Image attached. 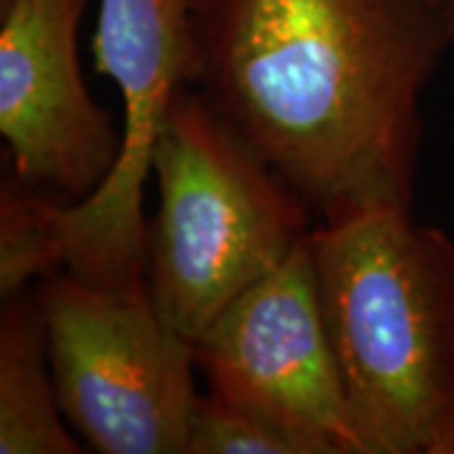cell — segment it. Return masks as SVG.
Returning a JSON list of instances; mask_svg holds the SVG:
<instances>
[{
  "instance_id": "obj_9",
  "label": "cell",
  "mask_w": 454,
  "mask_h": 454,
  "mask_svg": "<svg viewBox=\"0 0 454 454\" xmlns=\"http://www.w3.org/2000/svg\"><path fill=\"white\" fill-rule=\"evenodd\" d=\"M187 454H293V450L250 411L212 391H200L187 427Z\"/></svg>"
},
{
  "instance_id": "obj_7",
  "label": "cell",
  "mask_w": 454,
  "mask_h": 454,
  "mask_svg": "<svg viewBox=\"0 0 454 454\" xmlns=\"http://www.w3.org/2000/svg\"><path fill=\"white\" fill-rule=\"evenodd\" d=\"M89 0H0V134L20 187L79 202L121 152V127L86 89L79 26Z\"/></svg>"
},
{
  "instance_id": "obj_3",
  "label": "cell",
  "mask_w": 454,
  "mask_h": 454,
  "mask_svg": "<svg viewBox=\"0 0 454 454\" xmlns=\"http://www.w3.org/2000/svg\"><path fill=\"white\" fill-rule=\"evenodd\" d=\"M207 0H101L91 53L121 97V152L109 177L79 202L0 192V295L66 270L109 288L145 286V184L172 98L202 71Z\"/></svg>"
},
{
  "instance_id": "obj_6",
  "label": "cell",
  "mask_w": 454,
  "mask_h": 454,
  "mask_svg": "<svg viewBox=\"0 0 454 454\" xmlns=\"http://www.w3.org/2000/svg\"><path fill=\"white\" fill-rule=\"evenodd\" d=\"M309 235L192 340L197 372L207 391L268 424L293 454H366L328 336Z\"/></svg>"
},
{
  "instance_id": "obj_5",
  "label": "cell",
  "mask_w": 454,
  "mask_h": 454,
  "mask_svg": "<svg viewBox=\"0 0 454 454\" xmlns=\"http://www.w3.org/2000/svg\"><path fill=\"white\" fill-rule=\"evenodd\" d=\"M66 422L98 454H187L195 348L146 286L109 288L56 270L35 283Z\"/></svg>"
},
{
  "instance_id": "obj_4",
  "label": "cell",
  "mask_w": 454,
  "mask_h": 454,
  "mask_svg": "<svg viewBox=\"0 0 454 454\" xmlns=\"http://www.w3.org/2000/svg\"><path fill=\"white\" fill-rule=\"evenodd\" d=\"M152 177L160 202L146 217L145 286L160 316L190 340L313 230L309 205L195 86L164 114Z\"/></svg>"
},
{
  "instance_id": "obj_8",
  "label": "cell",
  "mask_w": 454,
  "mask_h": 454,
  "mask_svg": "<svg viewBox=\"0 0 454 454\" xmlns=\"http://www.w3.org/2000/svg\"><path fill=\"white\" fill-rule=\"evenodd\" d=\"M49 358L35 286L3 298L0 313V454H79Z\"/></svg>"
},
{
  "instance_id": "obj_1",
  "label": "cell",
  "mask_w": 454,
  "mask_h": 454,
  "mask_svg": "<svg viewBox=\"0 0 454 454\" xmlns=\"http://www.w3.org/2000/svg\"><path fill=\"white\" fill-rule=\"evenodd\" d=\"M434 0H207L197 91L321 220L414 210Z\"/></svg>"
},
{
  "instance_id": "obj_2",
  "label": "cell",
  "mask_w": 454,
  "mask_h": 454,
  "mask_svg": "<svg viewBox=\"0 0 454 454\" xmlns=\"http://www.w3.org/2000/svg\"><path fill=\"white\" fill-rule=\"evenodd\" d=\"M310 258L366 454H454V240L406 207L321 220Z\"/></svg>"
},
{
  "instance_id": "obj_10",
  "label": "cell",
  "mask_w": 454,
  "mask_h": 454,
  "mask_svg": "<svg viewBox=\"0 0 454 454\" xmlns=\"http://www.w3.org/2000/svg\"><path fill=\"white\" fill-rule=\"evenodd\" d=\"M434 5H437L439 16L444 20L447 31L452 33L454 38V0H434Z\"/></svg>"
}]
</instances>
